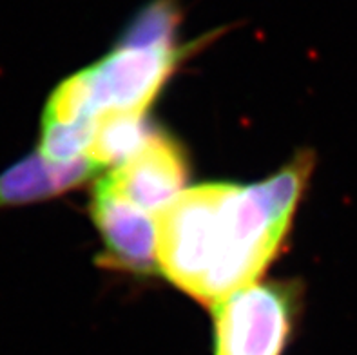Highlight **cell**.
<instances>
[{
  "instance_id": "1",
  "label": "cell",
  "mask_w": 357,
  "mask_h": 355,
  "mask_svg": "<svg viewBox=\"0 0 357 355\" xmlns=\"http://www.w3.org/2000/svg\"><path fill=\"white\" fill-rule=\"evenodd\" d=\"M314 167L303 151L258 183L183 190L158 214L160 272L208 306L252 285L283 248Z\"/></svg>"
},
{
  "instance_id": "2",
  "label": "cell",
  "mask_w": 357,
  "mask_h": 355,
  "mask_svg": "<svg viewBox=\"0 0 357 355\" xmlns=\"http://www.w3.org/2000/svg\"><path fill=\"white\" fill-rule=\"evenodd\" d=\"M301 310L296 281L252 283L214 305L213 355H285Z\"/></svg>"
},
{
  "instance_id": "3",
  "label": "cell",
  "mask_w": 357,
  "mask_h": 355,
  "mask_svg": "<svg viewBox=\"0 0 357 355\" xmlns=\"http://www.w3.org/2000/svg\"><path fill=\"white\" fill-rule=\"evenodd\" d=\"M189 176L185 151L172 136L151 129L144 144L100 178L111 190L158 216L183 192Z\"/></svg>"
},
{
  "instance_id": "4",
  "label": "cell",
  "mask_w": 357,
  "mask_h": 355,
  "mask_svg": "<svg viewBox=\"0 0 357 355\" xmlns=\"http://www.w3.org/2000/svg\"><path fill=\"white\" fill-rule=\"evenodd\" d=\"M91 218L104 243L100 256L102 265L136 274H153L158 270V216L144 211L98 180L91 199Z\"/></svg>"
},
{
  "instance_id": "5",
  "label": "cell",
  "mask_w": 357,
  "mask_h": 355,
  "mask_svg": "<svg viewBox=\"0 0 357 355\" xmlns=\"http://www.w3.org/2000/svg\"><path fill=\"white\" fill-rule=\"evenodd\" d=\"M98 172V167L86 156L54 163L35 149V153L26 154L0 174V211L56 198L82 187Z\"/></svg>"
},
{
  "instance_id": "6",
  "label": "cell",
  "mask_w": 357,
  "mask_h": 355,
  "mask_svg": "<svg viewBox=\"0 0 357 355\" xmlns=\"http://www.w3.org/2000/svg\"><path fill=\"white\" fill-rule=\"evenodd\" d=\"M151 129L145 126V114L104 113L95 120L93 138L86 158L98 169L116 167L144 144Z\"/></svg>"
}]
</instances>
